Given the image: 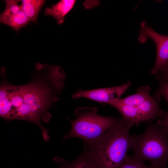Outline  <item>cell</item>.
I'll return each instance as SVG.
<instances>
[{
	"mask_svg": "<svg viewBox=\"0 0 168 168\" xmlns=\"http://www.w3.org/2000/svg\"><path fill=\"white\" fill-rule=\"evenodd\" d=\"M96 107H78L75 110L74 120L68 119L71 128L63 139L73 138L82 139L84 144L91 143L99 138L111 128L120 123L123 119L99 115Z\"/></svg>",
	"mask_w": 168,
	"mask_h": 168,
	"instance_id": "277c9868",
	"label": "cell"
},
{
	"mask_svg": "<svg viewBox=\"0 0 168 168\" xmlns=\"http://www.w3.org/2000/svg\"><path fill=\"white\" fill-rule=\"evenodd\" d=\"M118 168H151L143 162L128 155Z\"/></svg>",
	"mask_w": 168,
	"mask_h": 168,
	"instance_id": "5bb4252c",
	"label": "cell"
},
{
	"mask_svg": "<svg viewBox=\"0 0 168 168\" xmlns=\"http://www.w3.org/2000/svg\"><path fill=\"white\" fill-rule=\"evenodd\" d=\"M167 168H168V167Z\"/></svg>",
	"mask_w": 168,
	"mask_h": 168,
	"instance_id": "ac0fdd59",
	"label": "cell"
},
{
	"mask_svg": "<svg viewBox=\"0 0 168 168\" xmlns=\"http://www.w3.org/2000/svg\"><path fill=\"white\" fill-rule=\"evenodd\" d=\"M131 85V82H128L116 86L88 90H78L72 95V97L73 99L86 98L108 105L110 102L120 99Z\"/></svg>",
	"mask_w": 168,
	"mask_h": 168,
	"instance_id": "8992f818",
	"label": "cell"
},
{
	"mask_svg": "<svg viewBox=\"0 0 168 168\" xmlns=\"http://www.w3.org/2000/svg\"><path fill=\"white\" fill-rule=\"evenodd\" d=\"M76 1L61 0L50 7L45 8L44 13L54 17L58 25L62 24L66 16L73 7Z\"/></svg>",
	"mask_w": 168,
	"mask_h": 168,
	"instance_id": "30bf717a",
	"label": "cell"
},
{
	"mask_svg": "<svg viewBox=\"0 0 168 168\" xmlns=\"http://www.w3.org/2000/svg\"><path fill=\"white\" fill-rule=\"evenodd\" d=\"M160 100L153 96L136 106L143 121H149L161 116L162 110L160 109Z\"/></svg>",
	"mask_w": 168,
	"mask_h": 168,
	"instance_id": "9c48e42d",
	"label": "cell"
},
{
	"mask_svg": "<svg viewBox=\"0 0 168 168\" xmlns=\"http://www.w3.org/2000/svg\"><path fill=\"white\" fill-rule=\"evenodd\" d=\"M133 125L123 119L96 141L84 144L99 168H118L131 148L129 131Z\"/></svg>",
	"mask_w": 168,
	"mask_h": 168,
	"instance_id": "7a4b0ae2",
	"label": "cell"
},
{
	"mask_svg": "<svg viewBox=\"0 0 168 168\" xmlns=\"http://www.w3.org/2000/svg\"><path fill=\"white\" fill-rule=\"evenodd\" d=\"M144 132L131 136L133 158L150 162L151 168H167L168 132L150 121Z\"/></svg>",
	"mask_w": 168,
	"mask_h": 168,
	"instance_id": "3957f363",
	"label": "cell"
},
{
	"mask_svg": "<svg viewBox=\"0 0 168 168\" xmlns=\"http://www.w3.org/2000/svg\"><path fill=\"white\" fill-rule=\"evenodd\" d=\"M156 123L168 132V110H162L161 116Z\"/></svg>",
	"mask_w": 168,
	"mask_h": 168,
	"instance_id": "2e32d148",
	"label": "cell"
},
{
	"mask_svg": "<svg viewBox=\"0 0 168 168\" xmlns=\"http://www.w3.org/2000/svg\"><path fill=\"white\" fill-rule=\"evenodd\" d=\"M156 79L159 81L168 82V64L162 70L158 72Z\"/></svg>",
	"mask_w": 168,
	"mask_h": 168,
	"instance_id": "e0dca14e",
	"label": "cell"
},
{
	"mask_svg": "<svg viewBox=\"0 0 168 168\" xmlns=\"http://www.w3.org/2000/svg\"><path fill=\"white\" fill-rule=\"evenodd\" d=\"M6 8L0 15L1 23L7 25L17 31L30 21L20 5L21 0H6Z\"/></svg>",
	"mask_w": 168,
	"mask_h": 168,
	"instance_id": "52a82bcc",
	"label": "cell"
},
{
	"mask_svg": "<svg viewBox=\"0 0 168 168\" xmlns=\"http://www.w3.org/2000/svg\"><path fill=\"white\" fill-rule=\"evenodd\" d=\"M5 72V68H1L0 117L8 121L23 120L35 124L41 130L45 141L49 142V131L40 121L47 123L51 119L49 110L60 99L65 86V73L58 66L37 63L31 81L17 86L9 82Z\"/></svg>",
	"mask_w": 168,
	"mask_h": 168,
	"instance_id": "6da1fadb",
	"label": "cell"
},
{
	"mask_svg": "<svg viewBox=\"0 0 168 168\" xmlns=\"http://www.w3.org/2000/svg\"><path fill=\"white\" fill-rule=\"evenodd\" d=\"M159 82V87L156 90L153 97L160 101L161 98H164L168 106V82L162 81Z\"/></svg>",
	"mask_w": 168,
	"mask_h": 168,
	"instance_id": "9a60e30c",
	"label": "cell"
},
{
	"mask_svg": "<svg viewBox=\"0 0 168 168\" xmlns=\"http://www.w3.org/2000/svg\"><path fill=\"white\" fill-rule=\"evenodd\" d=\"M20 5L30 21L36 23L39 13L44 5V0H23Z\"/></svg>",
	"mask_w": 168,
	"mask_h": 168,
	"instance_id": "4fadbf2b",
	"label": "cell"
},
{
	"mask_svg": "<svg viewBox=\"0 0 168 168\" xmlns=\"http://www.w3.org/2000/svg\"><path fill=\"white\" fill-rule=\"evenodd\" d=\"M151 90L148 86H142L137 89L135 93L113 101L128 105L137 106L151 96L149 93Z\"/></svg>",
	"mask_w": 168,
	"mask_h": 168,
	"instance_id": "7c38bea8",
	"label": "cell"
},
{
	"mask_svg": "<svg viewBox=\"0 0 168 168\" xmlns=\"http://www.w3.org/2000/svg\"><path fill=\"white\" fill-rule=\"evenodd\" d=\"M54 160L58 168H99L94 160L86 149L71 162L60 157H56Z\"/></svg>",
	"mask_w": 168,
	"mask_h": 168,
	"instance_id": "ba28073f",
	"label": "cell"
},
{
	"mask_svg": "<svg viewBox=\"0 0 168 168\" xmlns=\"http://www.w3.org/2000/svg\"><path fill=\"white\" fill-rule=\"evenodd\" d=\"M108 105L117 110L124 120L130 121L136 125L143 122L136 106L122 104L115 101L111 102Z\"/></svg>",
	"mask_w": 168,
	"mask_h": 168,
	"instance_id": "8fae6325",
	"label": "cell"
},
{
	"mask_svg": "<svg viewBox=\"0 0 168 168\" xmlns=\"http://www.w3.org/2000/svg\"><path fill=\"white\" fill-rule=\"evenodd\" d=\"M140 36H146L152 39L155 42L157 54L155 64L151 72L156 74L163 70L168 64V36L159 34L149 26L145 21L141 24Z\"/></svg>",
	"mask_w": 168,
	"mask_h": 168,
	"instance_id": "5b68a950",
	"label": "cell"
}]
</instances>
